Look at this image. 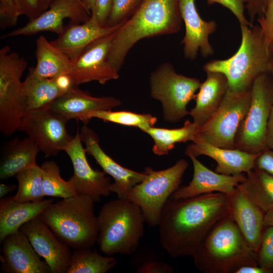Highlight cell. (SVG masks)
<instances>
[{
	"mask_svg": "<svg viewBox=\"0 0 273 273\" xmlns=\"http://www.w3.org/2000/svg\"><path fill=\"white\" fill-rule=\"evenodd\" d=\"M251 99V88L237 91L228 88L216 111L199 127V133L214 146L234 149L236 136L247 113Z\"/></svg>",
	"mask_w": 273,
	"mask_h": 273,
	"instance_id": "cell-11",
	"label": "cell"
},
{
	"mask_svg": "<svg viewBox=\"0 0 273 273\" xmlns=\"http://www.w3.org/2000/svg\"><path fill=\"white\" fill-rule=\"evenodd\" d=\"M121 104V101L113 97L93 96L74 86L53 101L48 108L68 120L74 119L86 125L90 121L88 116L91 113L112 110Z\"/></svg>",
	"mask_w": 273,
	"mask_h": 273,
	"instance_id": "cell-22",
	"label": "cell"
},
{
	"mask_svg": "<svg viewBox=\"0 0 273 273\" xmlns=\"http://www.w3.org/2000/svg\"><path fill=\"white\" fill-rule=\"evenodd\" d=\"M18 182L16 193L13 196L17 202H38L45 196L42 187V173L37 164L27 168L15 176Z\"/></svg>",
	"mask_w": 273,
	"mask_h": 273,
	"instance_id": "cell-33",
	"label": "cell"
},
{
	"mask_svg": "<svg viewBox=\"0 0 273 273\" xmlns=\"http://www.w3.org/2000/svg\"><path fill=\"white\" fill-rule=\"evenodd\" d=\"M182 18L179 0H143L134 14L116 31L108 61L119 72L125 58L139 40L179 31Z\"/></svg>",
	"mask_w": 273,
	"mask_h": 273,
	"instance_id": "cell-2",
	"label": "cell"
},
{
	"mask_svg": "<svg viewBox=\"0 0 273 273\" xmlns=\"http://www.w3.org/2000/svg\"><path fill=\"white\" fill-rule=\"evenodd\" d=\"M267 0H247L246 8L250 23H252L255 19L260 17L264 14Z\"/></svg>",
	"mask_w": 273,
	"mask_h": 273,
	"instance_id": "cell-44",
	"label": "cell"
},
{
	"mask_svg": "<svg viewBox=\"0 0 273 273\" xmlns=\"http://www.w3.org/2000/svg\"><path fill=\"white\" fill-rule=\"evenodd\" d=\"M2 270L6 273H49L50 268L20 230L1 242Z\"/></svg>",
	"mask_w": 273,
	"mask_h": 273,
	"instance_id": "cell-18",
	"label": "cell"
},
{
	"mask_svg": "<svg viewBox=\"0 0 273 273\" xmlns=\"http://www.w3.org/2000/svg\"><path fill=\"white\" fill-rule=\"evenodd\" d=\"M123 23L114 27L102 26L90 15V18L83 23L70 22L56 39L50 41L73 61L91 44L115 31Z\"/></svg>",
	"mask_w": 273,
	"mask_h": 273,
	"instance_id": "cell-23",
	"label": "cell"
},
{
	"mask_svg": "<svg viewBox=\"0 0 273 273\" xmlns=\"http://www.w3.org/2000/svg\"><path fill=\"white\" fill-rule=\"evenodd\" d=\"M179 10L185 25V34L181 41L186 58L194 60L199 52L203 57L212 55L214 50L209 41V36L216 29L213 21H206L199 15L195 0H179Z\"/></svg>",
	"mask_w": 273,
	"mask_h": 273,
	"instance_id": "cell-21",
	"label": "cell"
},
{
	"mask_svg": "<svg viewBox=\"0 0 273 273\" xmlns=\"http://www.w3.org/2000/svg\"><path fill=\"white\" fill-rule=\"evenodd\" d=\"M189 157L193 166L192 179L187 186L179 187L171 195L172 198H188L216 192L229 195L246 178L244 173L235 175L218 173L207 167L197 157Z\"/></svg>",
	"mask_w": 273,
	"mask_h": 273,
	"instance_id": "cell-20",
	"label": "cell"
},
{
	"mask_svg": "<svg viewBox=\"0 0 273 273\" xmlns=\"http://www.w3.org/2000/svg\"><path fill=\"white\" fill-rule=\"evenodd\" d=\"M227 196L229 216L248 245L256 252L264 227L265 212L237 187Z\"/></svg>",
	"mask_w": 273,
	"mask_h": 273,
	"instance_id": "cell-24",
	"label": "cell"
},
{
	"mask_svg": "<svg viewBox=\"0 0 273 273\" xmlns=\"http://www.w3.org/2000/svg\"><path fill=\"white\" fill-rule=\"evenodd\" d=\"M90 120L97 118L105 122L137 127L140 129L147 126H154L157 117L150 114H139L126 111L101 110L91 113L88 116Z\"/></svg>",
	"mask_w": 273,
	"mask_h": 273,
	"instance_id": "cell-35",
	"label": "cell"
},
{
	"mask_svg": "<svg viewBox=\"0 0 273 273\" xmlns=\"http://www.w3.org/2000/svg\"><path fill=\"white\" fill-rule=\"evenodd\" d=\"M22 12L23 15L29 20L34 19L39 14V0H17Z\"/></svg>",
	"mask_w": 273,
	"mask_h": 273,
	"instance_id": "cell-45",
	"label": "cell"
},
{
	"mask_svg": "<svg viewBox=\"0 0 273 273\" xmlns=\"http://www.w3.org/2000/svg\"><path fill=\"white\" fill-rule=\"evenodd\" d=\"M256 256L258 265L266 273L273 272V226L264 227Z\"/></svg>",
	"mask_w": 273,
	"mask_h": 273,
	"instance_id": "cell-36",
	"label": "cell"
},
{
	"mask_svg": "<svg viewBox=\"0 0 273 273\" xmlns=\"http://www.w3.org/2000/svg\"><path fill=\"white\" fill-rule=\"evenodd\" d=\"M23 83L26 113L47 108L65 94L54 78L38 77L33 74L31 67Z\"/></svg>",
	"mask_w": 273,
	"mask_h": 273,
	"instance_id": "cell-29",
	"label": "cell"
},
{
	"mask_svg": "<svg viewBox=\"0 0 273 273\" xmlns=\"http://www.w3.org/2000/svg\"><path fill=\"white\" fill-rule=\"evenodd\" d=\"M52 0H39V10L40 14L47 10Z\"/></svg>",
	"mask_w": 273,
	"mask_h": 273,
	"instance_id": "cell-51",
	"label": "cell"
},
{
	"mask_svg": "<svg viewBox=\"0 0 273 273\" xmlns=\"http://www.w3.org/2000/svg\"><path fill=\"white\" fill-rule=\"evenodd\" d=\"M16 188L14 184L7 185L3 183L0 184V198L6 197L9 193L13 192Z\"/></svg>",
	"mask_w": 273,
	"mask_h": 273,
	"instance_id": "cell-49",
	"label": "cell"
},
{
	"mask_svg": "<svg viewBox=\"0 0 273 273\" xmlns=\"http://www.w3.org/2000/svg\"><path fill=\"white\" fill-rule=\"evenodd\" d=\"M42 173V187L45 196L67 198L77 195L71 183L61 176L59 166L53 161H46L40 166Z\"/></svg>",
	"mask_w": 273,
	"mask_h": 273,
	"instance_id": "cell-34",
	"label": "cell"
},
{
	"mask_svg": "<svg viewBox=\"0 0 273 273\" xmlns=\"http://www.w3.org/2000/svg\"><path fill=\"white\" fill-rule=\"evenodd\" d=\"M253 169L263 170L273 175V150L267 149L259 153Z\"/></svg>",
	"mask_w": 273,
	"mask_h": 273,
	"instance_id": "cell-43",
	"label": "cell"
},
{
	"mask_svg": "<svg viewBox=\"0 0 273 273\" xmlns=\"http://www.w3.org/2000/svg\"><path fill=\"white\" fill-rule=\"evenodd\" d=\"M246 175L237 188L264 212L272 209L273 175L258 169H253Z\"/></svg>",
	"mask_w": 273,
	"mask_h": 273,
	"instance_id": "cell-31",
	"label": "cell"
},
{
	"mask_svg": "<svg viewBox=\"0 0 273 273\" xmlns=\"http://www.w3.org/2000/svg\"><path fill=\"white\" fill-rule=\"evenodd\" d=\"M239 49L225 60H213L203 66L205 72H216L227 78L229 88L242 91L251 88L255 79L270 72L273 56L269 51L258 25L241 26Z\"/></svg>",
	"mask_w": 273,
	"mask_h": 273,
	"instance_id": "cell-6",
	"label": "cell"
},
{
	"mask_svg": "<svg viewBox=\"0 0 273 273\" xmlns=\"http://www.w3.org/2000/svg\"><path fill=\"white\" fill-rule=\"evenodd\" d=\"M192 257L204 273H235L242 266L258 264L256 252L229 215L213 226Z\"/></svg>",
	"mask_w": 273,
	"mask_h": 273,
	"instance_id": "cell-3",
	"label": "cell"
},
{
	"mask_svg": "<svg viewBox=\"0 0 273 273\" xmlns=\"http://www.w3.org/2000/svg\"><path fill=\"white\" fill-rule=\"evenodd\" d=\"M173 267L169 264L159 261H150L143 263L136 270L138 273H172Z\"/></svg>",
	"mask_w": 273,
	"mask_h": 273,
	"instance_id": "cell-42",
	"label": "cell"
},
{
	"mask_svg": "<svg viewBox=\"0 0 273 273\" xmlns=\"http://www.w3.org/2000/svg\"><path fill=\"white\" fill-rule=\"evenodd\" d=\"M58 87L64 93L68 92L74 86L71 78L68 74H63L54 78Z\"/></svg>",
	"mask_w": 273,
	"mask_h": 273,
	"instance_id": "cell-47",
	"label": "cell"
},
{
	"mask_svg": "<svg viewBox=\"0 0 273 273\" xmlns=\"http://www.w3.org/2000/svg\"><path fill=\"white\" fill-rule=\"evenodd\" d=\"M235 273H266L258 264L246 265L239 267Z\"/></svg>",
	"mask_w": 273,
	"mask_h": 273,
	"instance_id": "cell-48",
	"label": "cell"
},
{
	"mask_svg": "<svg viewBox=\"0 0 273 273\" xmlns=\"http://www.w3.org/2000/svg\"><path fill=\"white\" fill-rule=\"evenodd\" d=\"M52 199L38 202H20L13 196L0 200V242L8 235L17 232L25 223L38 216L51 203Z\"/></svg>",
	"mask_w": 273,
	"mask_h": 273,
	"instance_id": "cell-26",
	"label": "cell"
},
{
	"mask_svg": "<svg viewBox=\"0 0 273 273\" xmlns=\"http://www.w3.org/2000/svg\"><path fill=\"white\" fill-rule=\"evenodd\" d=\"M265 43L273 56V0H267L263 15L257 18Z\"/></svg>",
	"mask_w": 273,
	"mask_h": 273,
	"instance_id": "cell-39",
	"label": "cell"
},
{
	"mask_svg": "<svg viewBox=\"0 0 273 273\" xmlns=\"http://www.w3.org/2000/svg\"><path fill=\"white\" fill-rule=\"evenodd\" d=\"M199 127L193 121L187 120L178 128L167 129L147 126L141 130L154 140L153 153L157 155H167L176 143L193 141L199 132Z\"/></svg>",
	"mask_w": 273,
	"mask_h": 273,
	"instance_id": "cell-30",
	"label": "cell"
},
{
	"mask_svg": "<svg viewBox=\"0 0 273 273\" xmlns=\"http://www.w3.org/2000/svg\"><path fill=\"white\" fill-rule=\"evenodd\" d=\"M82 143L78 130L64 151L69 156L73 168V174L69 181L78 195L88 196L99 202L102 196L109 195L112 183L104 171L91 167Z\"/></svg>",
	"mask_w": 273,
	"mask_h": 273,
	"instance_id": "cell-15",
	"label": "cell"
},
{
	"mask_svg": "<svg viewBox=\"0 0 273 273\" xmlns=\"http://www.w3.org/2000/svg\"><path fill=\"white\" fill-rule=\"evenodd\" d=\"M273 226V209L265 213L264 219V226Z\"/></svg>",
	"mask_w": 273,
	"mask_h": 273,
	"instance_id": "cell-50",
	"label": "cell"
},
{
	"mask_svg": "<svg viewBox=\"0 0 273 273\" xmlns=\"http://www.w3.org/2000/svg\"><path fill=\"white\" fill-rule=\"evenodd\" d=\"M99 249L107 256L130 255L144 236L145 217L141 208L127 198L109 201L97 215Z\"/></svg>",
	"mask_w": 273,
	"mask_h": 273,
	"instance_id": "cell-4",
	"label": "cell"
},
{
	"mask_svg": "<svg viewBox=\"0 0 273 273\" xmlns=\"http://www.w3.org/2000/svg\"><path fill=\"white\" fill-rule=\"evenodd\" d=\"M95 202L88 196L77 195L52 202L39 216L70 248H93L99 234Z\"/></svg>",
	"mask_w": 273,
	"mask_h": 273,
	"instance_id": "cell-5",
	"label": "cell"
},
{
	"mask_svg": "<svg viewBox=\"0 0 273 273\" xmlns=\"http://www.w3.org/2000/svg\"><path fill=\"white\" fill-rule=\"evenodd\" d=\"M272 106L273 76L264 73L252 85L250 104L236 136L235 148L253 154L267 149L265 134Z\"/></svg>",
	"mask_w": 273,
	"mask_h": 273,
	"instance_id": "cell-9",
	"label": "cell"
},
{
	"mask_svg": "<svg viewBox=\"0 0 273 273\" xmlns=\"http://www.w3.org/2000/svg\"><path fill=\"white\" fill-rule=\"evenodd\" d=\"M23 15L17 0H0V28L2 29L15 26Z\"/></svg>",
	"mask_w": 273,
	"mask_h": 273,
	"instance_id": "cell-38",
	"label": "cell"
},
{
	"mask_svg": "<svg viewBox=\"0 0 273 273\" xmlns=\"http://www.w3.org/2000/svg\"><path fill=\"white\" fill-rule=\"evenodd\" d=\"M143 0H113L107 25L114 27L123 23L136 11Z\"/></svg>",
	"mask_w": 273,
	"mask_h": 273,
	"instance_id": "cell-37",
	"label": "cell"
},
{
	"mask_svg": "<svg viewBox=\"0 0 273 273\" xmlns=\"http://www.w3.org/2000/svg\"><path fill=\"white\" fill-rule=\"evenodd\" d=\"M187 156H208L216 163L214 171L227 175L248 173L254 169L259 154L250 153L238 149H225L214 146L199 133L185 151Z\"/></svg>",
	"mask_w": 273,
	"mask_h": 273,
	"instance_id": "cell-19",
	"label": "cell"
},
{
	"mask_svg": "<svg viewBox=\"0 0 273 273\" xmlns=\"http://www.w3.org/2000/svg\"><path fill=\"white\" fill-rule=\"evenodd\" d=\"M270 73L273 76V59L271 62ZM265 144L266 149L273 150V106L267 125Z\"/></svg>",
	"mask_w": 273,
	"mask_h": 273,
	"instance_id": "cell-46",
	"label": "cell"
},
{
	"mask_svg": "<svg viewBox=\"0 0 273 273\" xmlns=\"http://www.w3.org/2000/svg\"><path fill=\"white\" fill-rule=\"evenodd\" d=\"M247 0H207L208 5L217 3L229 9L236 16L240 26H252V24L248 21L244 16L245 3Z\"/></svg>",
	"mask_w": 273,
	"mask_h": 273,
	"instance_id": "cell-40",
	"label": "cell"
},
{
	"mask_svg": "<svg viewBox=\"0 0 273 273\" xmlns=\"http://www.w3.org/2000/svg\"><path fill=\"white\" fill-rule=\"evenodd\" d=\"M90 15L80 0H52L47 10L29 20L25 25L3 34L1 38L30 36L44 31L60 35L65 28V19L81 23L87 21Z\"/></svg>",
	"mask_w": 273,
	"mask_h": 273,
	"instance_id": "cell-13",
	"label": "cell"
},
{
	"mask_svg": "<svg viewBox=\"0 0 273 273\" xmlns=\"http://www.w3.org/2000/svg\"><path fill=\"white\" fill-rule=\"evenodd\" d=\"M40 152L36 144L29 138L15 139L3 151L0 164V178L6 180L23 170L37 164L36 156Z\"/></svg>",
	"mask_w": 273,
	"mask_h": 273,
	"instance_id": "cell-27",
	"label": "cell"
},
{
	"mask_svg": "<svg viewBox=\"0 0 273 273\" xmlns=\"http://www.w3.org/2000/svg\"><path fill=\"white\" fill-rule=\"evenodd\" d=\"M112 4L113 0H94L91 15L94 16L102 26L107 25Z\"/></svg>",
	"mask_w": 273,
	"mask_h": 273,
	"instance_id": "cell-41",
	"label": "cell"
},
{
	"mask_svg": "<svg viewBox=\"0 0 273 273\" xmlns=\"http://www.w3.org/2000/svg\"><path fill=\"white\" fill-rule=\"evenodd\" d=\"M19 230L48 264L51 273H66L72 256L70 247L58 238L39 216L24 224Z\"/></svg>",
	"mask_w": 273,
	"mask_h": 273,
	"instance_id": "cell-16",
	"label": "cell"
},
{
	"mask_svg": "<svg viewBox=\"0 0 273 273\" xmlns=\"http://www.w3.org/2000/svg\"><path fill=\"white\" fill-rule=\"evenodd\" d=\"M229 215L228 196L223 193L170 197L157 226L160 244L172 257L192 256L213 226Z\"/></svg>",
	"mask_w": 273,
	"mask_h": 273,
	"instance_id": "cell-1",
	"label": "cell"
},
{
	"mask_svg": "<svg viewBox=\"0 0 273 273\" xmlns=\"http://www.w3.org/2000/svg\"><path fill=\"white\" fill-rule=\"evenodd\" d=\"M25 59L6 44L0 50V130L5 137L16 131L26 113L21 77Z\"/></svg>",
	"mask_w": 273,
	"mask_h": 273,
	"instance_id": "cell-7",
	"label": "cell"
},
{
	"mask_svg": "<svg viewBox=\"0 0 273 273\" xmlns=\"http://www.w3.org/2000/svg\"><path fill=\"white\" fill-rule=\"evenodd\" d=\"M188 167V163L184 158L163 170H154L148 166L145 169V178L129 192L127 198L141 208L150 226H158L164 205L180 187Z\"/></svg>",
	"mask_w": 273,
	"mask_h": 273,
	"instance_id": "cell-8",
	"label": "cell"
},
{
	"mask_svg": "<svg viewBox=\"0 0 273 273\" xmlns=\"http://www.w3.org/2000/svg\"><path fill=\"white\" fill-rule=\"evenodd\" d=\"M65 117L47 108L28 112L21 120L18 130L25 132L46 157L57 155L73 138L67 132Z\"/></svg>",
	"mask_w": 273,
	"mask_h": 273,
	"instance_id": "cell-12",
	"label": "cell"
},
{
	"mask_svg": "<svg viewBox=\"0 0 273 273\" xmlns=\"http://www.w3.org/2000/svg\"><path fill=\"white\" fill-rule=\"evenodd\" d=\"M205 80L201 83L196 94V104L189 112L193 122L199 127L203 126L221 104L229 88L227 78L222 73L206 72Z\"/></svg>",
	"mask_w": 273,
	"mask_h": 273,
	"instance_id": "cell-25",
	"label": "cell"
},
{
	"mask_svg": "<svg viewBox=\"0 0 273 273\" xmlns=\"http://www.w3.org/2000/svg\"><path fill=\"white\" fill-rule=\"evenodd\" d=\"M117 30L95 41L72 61L68 74L75 85L92 81L105 84L119 77V72L109 64L107 59Z\"/></svg>",
	"mask_w": 273,
	"mask_h": 273,
	"instance_id": "cell-14",
	"label": "cell"
},
{
	"mask_svg": "<svg viewBox=\"0 0 273 273\" xmlns=\"http://www.w3.org/2000/svg\"><path fill=\"white\" fill-rule=\"evenodd\" d=\"M79 132L86 153L94 158L103 171L114 179L110 187L111 192L116 193L118 198H127L131 189L145 178V171H135L117 163L102 149L98 135L86 125L81 127Z\"/></svg>",
	"mask_w": 273,
	"mask_h": 273,
	"instance_id": "cell-17",
	"label": "cell"
},
{
	"mask_svg": "<svg viewBox=\"0 0 273 273\" xmlns=\"http://www.w3.org/2000/svg\"><path fill=\"white\" fill-rule=\"evenodd\" d=\"M36 64L31 67L33 74L44 78H54L68 74L72 61L64 53L54 46L43 35L36 41Z\"/></svg>",
	"mask_w": 273,
	"mask_h": 273,
	"instance_id": "cell-28",
	"label": "cell"
},
{
	"mask_svg": "<svg viewBox=\"0 0 273 273\" xmlns=\"http://www.w3.org/2000/svg\"><path fill=\"white\" fill-rule=\"evenodd\" d=\"M201 84L199 79L177 73L169 63H164L150 77L151 97L159 101L163 119L176 122L189 115L187 106L195 98Z\"/></svg>",
	"mask_w": 273,
	"mask_h": 273,
	"instance_id": "cell-10",
	"label": "cell"
},
{
	"mask_svg": "<svg viewBox=\"0 0 273 273\" xmlns=\"http://www.w3.org/2000/svg\"><path fill=\"white\" fill-rule=\"evenodd\" d=\"M92 248L74 249L66 273H105L116 265L114 257L102 255Z\"/></svg>",
	"mask_w": 273,
	"mask_h": 273,
	"instance_id": "cell-32",
	"label": "cell"
},
{
	"mask_svg": "<svg viewBox=\"0 0 273 273\" xmlns=\"http://www.w3.org/2000/svg\"><path fill=\"white\" fill-rule=\"evenodd\" d=\"M85 9L90 13L93 7L94 0H80Z\"/></svg>",
	"mask_w": 273,
	"mask_h": 273,
	"instance_id": "cell-52",
	"label": "cell"
}]
</instances>
